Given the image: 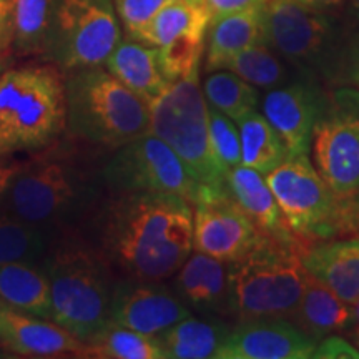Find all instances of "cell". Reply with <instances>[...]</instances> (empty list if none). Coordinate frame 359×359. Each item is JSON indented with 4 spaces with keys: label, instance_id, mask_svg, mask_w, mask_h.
Instances as JSON below:
<instances>
[{
    "label": "cell",
    "instance_id": "cell-8",
    "mask_svg": "<svg viewBox=\"0 0 359 359\" xmlns=\"http://www.w3.org/2000/svg\"><path fill=\"white\" fill-rule=\"evenodd\" d=\"M264 42L298 72L316 75L327 88L338 83L346 27L339 15L304 7L298 0L263 4Z\"/></svg>",
    "mask_w": 359,
    "mask_h": 359
},
{
    "label": "cell",
    "instance_id": "cell-44",
    "mask_svg": "<svg viewBox=\"0 0 359 359\" xmlns=\"http://www.w3.org/2000/svg\"><path fill=\"white\" fill-rule=\"evenodd\" d=\"M351 339H353V344L359 349V326H354L353 331H351Z\"/></svg>",
    "mask_w": 359,
    "mask_h": 359
},
{
    "label": "cell",
    "instance_id": "cell-2",
    "mask_svg": "<svg viewBox=\"0 0 359 359\" xmlns=\"http://www.w3.org/2000/svg\"><path fill=\"white\" fill-rule=\"evenodd\" d=\"M109 151L72 135L34 151L13 178L2 213L43 228L52 238L83 230L109 195L102 175Z\"/></svg>",
    "mask_w": 359,
    "mask_h": 359
},
{
    "label": "cell",
    "instance_id": "cell-22",
    "mask_svg": "<svg viewBox=\"0 0 359 359\" xmlns=\"http://www.w3.org/2000/svg\"><path fill=\"white\" fill-rule=\"evenodd\" d=\"M288 320L316 343L353 327L351 304L344 303L309 273L302 299Z\"/></svg>",
    "mask_w": 359,
    "mask_h": 359
},
{
    "label": "cell",
    "instance_id": "cell-47",
    "mask_svg": "<svg viewBox=\"0 0 359 359\" xmlns=\"http://www.w3.org/2000/svg\"><path fill=\"white\" fill-rule=\"evenodd\" d=\"M353 87H356L358 90H359V79H356L354 80V83H353Z\"/></svg>",
    "mask_w": 359,
    "mask_h": 359
},
{
    "label": "cell",
    "instance_id": "cell-20",
    "mask_svg": "<svg viewBox=\"0 0 359 359\" xmlns=\"http://www.w3.org/2000/svg\"><path fill=\"white\" fill-rule=\"evenodd\" d=\"M306 271L344 303L359 299V236L320 241L303 253Z\"/></svg>",
    "mask_w": 359,
    "mask_h": 359
},
{
    "label": "cell",
    "instance_id": "cell-46",
    "mask_svg": "<svg viewBox=\"0 0 359 359\" xmlns=\"http://www.w3.org/2000/svg\"><path fill=\"white\" fill-rule=\"evenodd\" d=\"M185 2H193V4H205V0H185Z\"/></svg>",
    "mask_w": 359,
    "mask_h": 359
},
{
    "label": "cell",
    "instance_id": "cell-38",
    "mask_svg": "<svg viewBox=\"0 0 359 359\" xmlns=\"http://www.w3.org/2000/svg\"><path fill=\"white\" fill-rule=\"evenodd\" d=\"M13 55V0H0V57Z\"/></svg>",
    "mask_w": 359,
    "mask_h": 359
},
{
    "label": "cell",
    "instance_id": "cell-18",
    "mask_svg": "<svg viewBox=\"0 0 359 359\" xmlns=\"http://www.w3.org/2000/svg\"><path fill=\"white\" fill-rule=\"evenodd\" d=\"M173 276L172 288L191 313L233 316L228 263L195 251Z\"/></svg>",
    "mask_w": 359,
    "mask_h": 359
},
{
    "label": "cell",
    "instance_id": "cell-5",
    "mask_svg": "<svg viewBox=\"0 0 359 359\" xmlns=\"http://www.w3.org/2000/svg\"><path fill=\"white\" fill-rule=\"evenodd\" d=\"M65 130V77L55 64H29L0 75V155L37 151Z\"/></svg>",
    "mask_w": 359,
    "mask_h": 359
},
{
    "label": "cell",
    "instance_id": "cell-34",
    "mask_svg": "<svg viewBox=\"0 0 359 359\" xmlns=\"http://www.w3.org/2000/svg\"><path fill=\"white\" fill-rule=\"evenodd\" d=\"M208 132L210 145L218 167L228 175L238 165H241V140L240 132L230 116L208 105Z\"/></svg>",
    "mask_w": 359,
    "mask_h": 359
},
{
    "label": "cell",
    "instance_id": "cell-1",
    "mask_svg": "<svg viewBox=\"0 0 359 359\" xmlns=\"http://www.w3.org/2000/svg\"><path fill=\"white\" fill-rule=\"evenodd\" d=\"M80 231L116 275L167 280L193 251V208L177 195L109 193Z\"/></svg>",
    "mask_w": 359,
    "mask_h": 359
},
{
    "label": "cell",
    "instance_id": "cell-19",
    "mask_svg": "<svg viewBox=\"0 0 359 359\" xmlns=\"http://www.w3.org/2000/svg\"><path fill=\"white\" fill-rule=\"evenodd\" d=\"M226 188L231 198L262 235L278 243L306 248V245H303L286 224L280 205L262 173L245 165H238L226 175Z\"/></svg>",
    "mask_w": 359,
    "mask_h": 359
},
{
    "label": "cell",
    "instance_id": "cell-7",
    "mask_svg": "<svg viewBox=\"0 0 359 359\" xmlns=\"http://www.w3.org/2000/svg\"><path fill=\"white\" fill-rule=\"evenodd\" d=\"M304 250L264 236L243 258L228 263L233 316L288 320L306 286Z\"/></svg>",
    "mask_w": 359,
    "mask_h": 359
},
{
    "label": "cell",
    "instance_id": "cell-11",
    "mask_svg": "<svg viewBox=\"0 0 359 359\" xmlns=\"http://www.w3.org/2000/svg\"><path fill=\"white\" fill-rule=\"evenodd\" d=\"M120 40L114 0H58L43 58L64 74L105 65Z\"/></svg>",
    "mask_w": 359,
    "mask_h": 359
},
{
    "label": "cell",
    "instance_id": "cell-26",
    "mask_svg": "<svg viewBox=\"0 0 359 359\" xmlns=\"http://www.w3.org/2000/svg\"><path fill=\"white\" fill-rule=\"evenodd\" d=\"M210 15L205 4H193L185 0H170L158 13L135 35V40L151 47H163L182 35L208 32Z\"/></svg>",
    "mask_w": 359,
    "mask_h": 359
},
{
    "label": "cell",
    "instance_id": "cell-32",
    "mask_svg": "<svg viewBox=\"0 0 359 359\" xmlns=\"http://www.w3.org/2000/svg\"><path fill=\"white\" fill-rule=\"evenodd\" d=\"M52 243V235L43 228L0 213V263H42Z\"/></svg>",
    "mask_w": 359,
    "mask_h": 359
},
{
    "label": "cell",
    "instance_id": "cell-16",
    "mask_svg": "<svg viewBox=\"0 0 359 359\" xmlns=\"http://www.w3.org/2000/svg\"><path fill=\"white\" fill-rule=\"evenodd\" d=\"M316 344L286 318H248L231 327L217 359H308Z\"/></svg>",
    "mask_w": 359,
    "mask_h": 359
},
{
    "label": "cell",
    "instance_id": "cell-12",
    "mask_svg": "<svg viewBox=\"0 0 359 359\" xmlns=\"http://www.w3.org/2000/svg\"><path fill=\"white\" fill-rule=\"evenodd\" d=\"M313 165L341 198L359 201V90H327L311 138Z\"/></svg>",
    "mask_w": 359,
    "mask_h": 359
},
{
    "label": "cell",
    "instance_id": "cell-28",
    "mask_svg": "<svg viewBox=\"0 0 359 359\" xmlns=\"http://www.w3.org/2000/svg\"><path fill=\"white\" fill-rule=\"evenodd\" d=\"M223 70H230L240 79L263 90L281 87L299 74L266 42H258L236 53Z\"/></svg>",
    "mask_w": 359,
    "mask_h": 359
},
{
    "label": "cell",
    "instance_id": "cell-30",
    "mask_svg": "<svg viewBox=\"0 0 359 359\" xmlns=\"http://www.w3.org/2000/svg\"><path fill=\"white\" fill-rule=\"evenodd\" d=\"M88 356L102 359H163L155 336L138 333L110 320L87 341Z\"/></svg>",
    "mask_w": 359,
    "mask_h": 359
},
{
    "label": "cell",
    "instance_id": "cell-4",
    "mask_svg": "<svg viewBox=\"0 0 359 359\" xmlns=\"http://www.w3.org/2000/svg\"><path fill=\"white\" fill-rule=\"evenodd\" d=\"M65 130L88 145L115 150L150 132V103L103 65L69 72Z\"/></svg>",
    "mask_w": 359,
    "mask_h": 359
},
{
    "label": "cell",
    "instance_id": "cell-29",
    "mask_svg": "<svg viewBox=\"0 0 359 359\" xmlns=\"http://www.w3.org/2000/svg\"><path fill=\"white\" fill-rule=\"evenodd\" d=\"M58 0H13V52L43 57Z\"/></svg>",
    "mask_w": 359,
    "mask_h": 359
},
{
    "label": "cell",
    "instance_id": "cell-45",
    "mask_svg": "<svg viewBox=\"0 0 359 359\" xmlns=\"http://www.w3.org/2000/svg\"><path fill=\"white\" fill-rule=\"evenodd\" d=\"M8 62H11V57H0V75H2L4 70H7Z\"/></svg>",
    "mask_w": 359,
    "mask_h": 359
},
{
    "label": "cell",
    "instance_id": "cell-17",
    "mask_svg": "<svg viewBox=\"0 0 359 359\" xmlns=\"http://www.w3.org/2000/svg\"><path fill=\"white\" fill-rule=\"evenodd\" d=\"M0 343L27 358L88 356V344L57 323L0 303Z\"/></svg>",
    "mask_w": 359,
    "mask_h": 359
},
{
    "label": "cell",
    "instance_id": "cell-27",
    "mask_svg": "<svg viewBox=\"0 0 359 359\" xmlns=\"http://www.w3.org/2000/svg\"><path fill=\"white\" fill-rule=\"evenodd\" d=\"M241 140V165L266 177L288 158V150L266 116L250 111L238 122Z\"/></svg>",
    "mask_w": 359,
    "mask_h": 359
},
{
    "label": "cell",
    "instance_id": "cell-33",
    "mask_svg": "<svg viewBox=\"0 0 359 359\" xmlns=\"http://www.w3.org/2000/svg\"><path fill=\"white\" fill-rule=\"evenodd\" d=\"M205 34H190L175 39L158 47V64L163 77L170 83L185 79L200 70L201 55L205 50Z\"/></svg>",
    "mask_w": 359,
    "mask_h": 359
},
{
    "label": "cell",
    "instance_id": "cell-35",
    "mask_svg": "<svg viewBox=\"0 0 359 359\" xmlns=\"http://www.w3.org/2000/svg\"><path fill=\"white\" fill-rule=\"evenodd\" d=\"M170 0H114L127 37H135Z\"/></svg>",
    "mask_w": 359,
    "mask_h": 359
},
{
    "label": "cell",
    "instance_id": "cell-6",
    "mask_svg": "<svg viewBox=\"0 0 359 359\" xmlns=\"http://www.w3.org/2000/svg\"><path fill=\"white\" fill-rule=\"evenodd\" d=\"M266 182L286 224L306 248L359 236V201L336 195L308 155L288 156L266 175Z\"/></svg>",
    "mask_w": 359,
    "mask_h": 359
},
{
    "label": "cell",
    "instance_id": "cell-25",
    "mask_svg": "<svg viewBox=\"0 0 359 359\" xmlns=\"http://www.w3.org/2000/svg\"><path fill=\"white\" fill-rule=\"evenodd\" d=\"M0 303L20 313L52 320L50 283L42 263H0Z\"/></svg>",
    "mask_w": 359,
    "mask_h": 359
},
{
    "label": "cell",
    "instance_id": "cell-21",
    "mask_svg": "<svg viewBox=\"0 0 359 359\" xmlns=\"http://www.w3.org/2000/svg\"><path fill=\"white\" fill-rule=\"evenodd\" d=\"M105 67L125 87L148 103L160 97L170 85L161 74L158 48L138 42L132 37L120 40L107 58Z\"/></svg>",
    "mask_w": 359,
    "mask_h": 359
},
{
    "label": "cell",
    "instance_id": "cell-42",
    "mask_svg": "<svg viewBox=\"0 0 359 359\" xmlns=\"http://www.w3.org/2000/svg\"><path fill=\"white\" fill-rule=\"evenodd\" d=\"M341 20H343L344 27L359 24V0H348L346 7L341 13Z\"/></svg>",
    "mask_w": 359,
    "mask_h": 359
},
{
    "label": "cell",
    "instance_id": "cell-14",
    "mask_svg": "<svg viewBox=\"0 0 359 359\" xmlns=\"http://www.w3.org/2000/svg\"><path fill=\"white\" fill-rule=\"evenodd\" d=\"M193 250L233 263L263 240L230 193H213L193 205Z\"/></svg>",
    "mask_w": 359,
    "mask_h": 359
},
{
    "label": "cell",
    "instance_id": "cell-31",
    "mask_svg": "<svg viewBox=\"0 0 359 359\" xmlns=\"http://www.w3.org/2000/svg\"><path fill=\"white\" fill-rule=\"evenodd\" d=\"M203 95L208 105L240 122L262 103L258 88L230 70H215L205 79Z\"/></svg>",
    "mask_w": 359,
    "mask_h": 359
},
{
    "label": "cell",
    "instance_id": "cell-9",
    "mask_svg": "<svg viewBox=\"0 0 359 359\" xmlns=\"http://www.w3.org/2000/svg\"><path fill=\"white\" fill-rule=\"evenodd\" d=\"M198 72L170 83L150 102V133L163 140L200 185L228 191L226 175L215 160L208 132V103Z\"/></svg>",
    "mask_w": 359,
    "mask_h": 359
},
{
    "label": "cell",
    "instance_id": "cell-24",
    "mask_svg": "<svg viewBox=\"0 0 359 359\" xmlns=\"http://www.w3.org/2000/svg\"><path fill=\"white\" fill-rule=\"evenodd\" d=\"M231 327L219 316H191L175 323L156 334L163 359H206L217 358Z\"/></svg>",
    "mask_w": 359,
    "mask_h": 359
},
{
    "label": "cell",
    "instance_id": "cell-36",
    "mask_svg": "<svg viewBox=\"0 0 359 359\" xmlns=\"http://www.w3.org/2000/svg\"><path fill=\"white\" fill-rule=\"evenodd\" d=\"M356 79H359V24L346 27L336 87L353 85Z\"/></svg>",
    "mask_w": 359,
    "mask_h": 359
},
{
    "label": "cell",
    "instance_id": "cell-13",
    "mask_svg": "<svg viewBox=\"0 0 359 359\" xmlns=\"http://www.w3.org/2000/svg\"><path fill=\"white\" fill-rule=\"evenodd\" d=\"M327 88L316 75L299 72L291 82L268 90L262 110L285 143L288 156L308 155L313 130L326 103Z\"/></svg>",
    "mask_w": 359,
    "mask_h": 359
},
{
    "label": "cell",
    "instance_id": "cell-40",
    "mask_svg": "<svg viewBox=\"0 0 359 359\" xmlns=\"http://www.w3.org/2000/svg\"><path fill=\"white\" fill-rule=\"evenodd\" d=\"M22 165H24V161L17 160L13 155H0V213H2L8 188H11L13 178L19 173Z\"/></svg>",
    "mask_w": 359,
    "mask_h": 359
},
{
    "label": "cell",
    "instance_id": "cell-15",
    "mask_svg": "<svg viewBox=\"0 0 359 359\" xmlns=\"http://www.w3.org/2000/svg\"><path fill=\"white\" fill-rule=\"evenodd\" d=\"M188 316H191L190 309L163 280L116 278L109 311L111 323L156 336Z\"/></svg>",
    "mask_w": 359,
    "mask_h": 359
},
{
    "label": "cell",
    "instance_id": "cell-39",
    "mask_svg": "<svg viewBox=\"0 0 359 359\" xmlns=\"http://www.w3.org/2000/svg\"><path fill=\"white\" fill-rule=\"evenodd\" d=\"M264 2H266V0H205V6L208 8L212 19H217V17L228 15V13L259 7L263 6Z\"/></svg>",
    "mask_w": 359,
    "mask_h": 359
},
{
    "label": "cell",
    "instance_id": "cell-3",
    "mask_svg": "<svg viewBox=\"0 0 359 359\" xmlns=\"http://www.w3.org/2000/svg\"><path fill=\"white\" fill-rule=\"evenodd\" d=\"M42 266L50 283L52 320L87 343L109 321L115 269L82 231L53 236Z\"/></svg>",
    "mask_w": 359,
    "mask_h": 359
},
{
    "label": "cell",
    "instance_id": "cell-37",
    "mask_svg": "<svg viewBox=\"0 0 359 359\" xmlns=\"http://www.w3.org/2000/svg\"><path fill=\"white\" fill-rule=\"evenodd\" d=\"M313 358L316 359H359V349L348 339L338 334L323 338L314 348Z\"/></svg>",
    "mask_w": 359,
    "mask_h": 359
},
{
    "label": "cell",
    "instance_id": "cell-10",
    "mask_svg": "<svg viewBox=\"0 0 359 359\" xmlns=\"http://www.w3.org/2000/svg\"><path fill=\"white\" fill-rule=\"evenodd\" d=\"M102 175L109 193H163L191 205L213 193H226L200 185L172 148L150 132L110 150Z\"/></svg>",
    "mask_w": 359,
    "mask_h": 359
},
{
    "label": "cell",
    "instance_id": "cell-43",
    "mask_svg": "<svg viewBox=\"0 0 359 359\" xmlns=\"http://www.w3.org/2000/svg\"><path fill=\"white\" fill-rule=\"evenodd\" d=\"M351 318H353V327L359 326V299L351 304Z\"/></svg>",
    "mask_w": 359,
    "mask_h": 359
},
{
    "label": "cell",
    "instance_id": "cell-41",
    "mask_svg": "<svg viewBox=\"0 0 359 359\" xmlns=\"http://www.w3.org/2000/svg\"><path fill=\"white\" fill-rule=\"evenodd\" d=\"M304 7L311 8V11L323 12V13H333V15H339L343 13L344 7H346L348 0H298Z\"/></svg>",
    "mask_w": 359,
    "mask_h": 359
},
{
    "label": "cell",
    "instance_id": "cell-23",
    "mask_svg": "<svg viewBox=\"0 0 359 359\" xmlns=\"http://www.w3.org/2000/svg\"><path fill=\"white\" fill-rule=\"evenodd\" d=\"M258 42H264L263 6L212 19L205 45L206 72L223 70L236 53Z\"/></svg>",
    "mask_w": 359,
    "mask_h": 359
}]
</instances>
